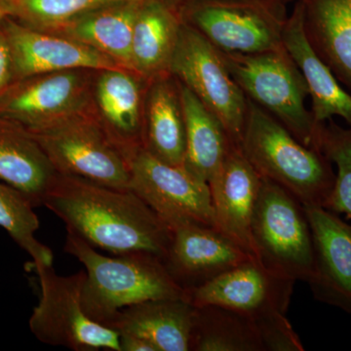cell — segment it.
Listing matches in <instances>:
<instances>
[{
    "instance_id": "6da1fadb",
    "label": "cell",
    "mask_w": 351,
    "mask_h": 351,
    "mask_svg": "<svg viewBox=\"0 0 351 351\" xmlns=\"http://www.w3.org/2000/svg\"><path fill=\"white\" fill-rule=\"evenodd\" d=\"M43 206L94 248L112 254L147 252L165 257L171 228L131 189L58 174Z\"/></svg>"
},
{
    "instance_id": "7a4b0ae2",
    "label": "cell",
    "mask_w": 351,
    "mask_h": 351,
    "mask_svg": "<svg viewBox=\"0 0 351 351\" xmlns=\"http://www.w3.org/2000/svg\"><path fill=\"white\" fill-rule=\"evenodd\" d=\"M64 251L86 269L82 301L88 317L105 326L124 307L160 299H186L163 260L147 252L106 256L68 232Z\"/></svg>"
},
{
    "instance_id": "3957f363",
    "label": "cell",
    "mask_w": 351,
    "mask_h": 351,
    "mask_svg": "<svg viewBox=\"0 0 351 351\" xmlns=\"http://www.w3.org/2000/svg\"><path fill=\"white\" fill-rule=\"evenodd\" d=\"M240 147L258 174L304 206L326 208L336 181L331 161L249 99Z\"/></svg>"
},
{
    "instance_id": "277c9868",
    "label": "cell",
    "mask_w": 351,
    "mask_h": 351,
    "mask_svg": "<svg viewBox=\"0 0 351 351\" xmlns=\"http://www.w3.org/2000/svg\"><path fill=\"white\" fill-rule=\"evenodd\" d=\"M221 54L247 99L267 110L302 144L314 149L318 125L306 108L308 88L286 48L257 54Z\"/></svg>"
},
{
    "instance_id": "5b68a950",
    "label": "cell",
    "mask_w": 351,
    "mask_h": 351,
    "mask_svg": "<svg viewBox=\"0 0 351 351\" xmlns=\"http://www.w3.org/2000/svg\"><path fill=\"white\" fill-rule=\"evenodd\" d=\"M252 233L258 262L280 276L308 282L313 270V242L304 206L265 178L256 203Z\"/></svg>"
},
{
    "instance_id": "8992f818",
    "label": "cell",
    "mask_w": 351,
    "mask_h": 351,
    "mask_svg": "<svg viewBox=\"0 0 351 351\" xmlns=\"http://www.w3.org/2000/svg\"><path fill=\"white\" fill-rule=\"evenodd\" d=\"M41 297L29 318V329L41 343L75 351H120L119 334L88 317L82 293L84 270L62 276L53 265H34Z\"/></svg>"
},
{
    "instance_id": "52a82bcc",
    "label": "cell",
    "mask_w": 351,
    "mask_h": 351,
    "mask_svg": "<svg viewBox=\"0 0 351 351\" xmlns=\"http://www.w3.org/2000/svg\"><path fill=\"white\" fill-rule=\"evenodd\" d=\"M170 73L218 117L233 144L240 145L248 99L233 80L221 51L182 23Z\"/></svg>"
},
{
    "instance_id": "ba28073f",
    "label": "cell",
    "mask_w": 351,
    "mask_h": 351,
    "mask_svg": "<svg viewBox=\"0 0 351 351\" xmlns=\"http://www.w3.org/2000/svg\"><path fill=\"white\" fill-rule=\"evenodd\" d=\"M29 133L58 174L82 178L108 188L130 189L128 161L91 120L75 115Z\"/></svg>"
},
{
    "instance_id": "9c48e42d",
    "label": "cell",
    "mask_w": 351,
    "mask_h": 351,
    "mask_svg": "<svg viewBox=\"0 0 351 351\" xmlns=\"http://www.w3.org/2000/svg\"><path fill=\"white\" fill-rule=\"evenodd\" d=\"M286 18L280 9L257 0H207L186 24L228 54H257L283 47Z\"/></svg>"
},
{
    "instance_id": "30bf717a",
    "label": "cell",
    "mask_w": 351,
    "mask_h": 351,
    "mask_svg": "<svg viewBox=\"0 0 351 351\" xmlns=\"http://www.w3.org/2000/svg\"><path fill=\"white\" fill-rule=\"evenodd\" d=\"M130 189L169 228L198 223L217 228L209 184L182 166L171 165L141 149L130 160Z\"/></svg>"
},
{
    "instance_id": "8fae6325",
    "label": "cell",
    "mask_w": 351,
    "mask_h": 351,
    "mask_svg": "<svg viewBox=\"0 0 351 351\" xmlns=\"http://www.w3.org/2000/svg\"><path fill=\"white\" fill-rule=\"evenodd\" d=\"M295 280L272 271L251 258L197 287L186 291L195 306H218L253 320L286 314Z\"/></svg>"
},
{
    "instance_id": "7c38bea8",
    "label": "cell",
    "mask_w": 351,
    "mask_h": 351,
    "mask_svg": "<svg viewBox=\"0 0 351 351\" xmlns=\"http://www.w3.org/2000/svg\"><path fill=\"white\" fill-rule=\"evenodd\" d=\"M82 80L71 71L17 80L0 96V117L29 132L43 130L78 115Z\"/></svg>"
},
{
    "instance_id": "4fadbf2b",
    "label": "cell",
    "mask_w": 351,
    "mask_h": 351,
    "mask_svg": "<svg viewBox=\"0 0 351 351\" xmlns=\"http://www.w3.org/2000/svg\"><path fill=\"white\" fill-rule=\"evenodd\" d=\"M251 258H255L217 228L182 223L171 228L163 263L176 282L188 291Z\"/></svg>"
},
{
    "instance_id": "5bb4252c",
    "label": "cell",
    "mask_w": 351,
    "mask_h": 351,
    "mask_svg": "<svg viewBox=\"0 0 351 351\" xmlns=\"http://www.w3.org/2000/svg\"><path fill=\"white\" fill-rule=\"evenodd\" d=\"M12 54L15 82L29 76L78 69H120L117 62L86 44L36 31L7 17L0 25Z\"/></svg>"
},
{
    "instance_id": "9a60e30c",
    "label": "cell",
    "mask_w": 351,
    "mask_h": 351,
    "mask_svg": "<svg viewBox=\"0 0 351 351\" xmlns=\"http://www.w3.org/2000/svg\"><path fill=\"white\" fill-rule=\"evenodd\" d=\"M313 242L314 299L351 316V226L322 207L304 206Z\"/></svg>"
},
{
    "instance_id": "2e32d148",
    "label": "cell",
    "mask_w": 351,
    "mask_h": 351,
    "mask_svg": "<svg viewBox=\"0 0 351 351\" xmlns=\"http://www.w3.org/2000/svg\"><path fill=\"white\" fill-rule=\"evenodd\" d=\"M262 179L240 145H232L208 184L218 230L257 260L252 221Z\"/></svg>"
},
{
    "instance_id": "e0dca14e",
    "label": "cell",
    "mask_w": 351,
    "mask_h": 351,
    "mask_svg": "<svg viewBox=\"0 0 351 351\" xmlns=\"http://www.w3.org/2000/svg\"><path fill=\"white\" fill-rule=\"evenodd\" d=\"M195 311L186 299L152 300L120 309L105 326L147 339L156 351H189Z\"/></svg>"
},
{
    "instance_id": "ac0fdd59",
    "label": "cell",
    "mask_w": 351,
    "mask_h": 351,
    "mask_svg": "<svg viewBox=\"0 0 351 351\" xmlns=\"http://www.w3.org/2000/svg\"><path fill=\"white\" fill-rule=\"evenodd\" d=\"M283 45L301 69L311 99V114L315 124L334 117L345 119L351 129V94L339 84L336 76L318 57L307 40L302 24L301 6L286 22Z\"/></svg>"
},
{
    "instance_id": "d6986e66",
    "label": "cell",
    "mask_w": 351,
    "mask_h": 351,
    "mask_svg": "<svg viewBox=\"0 0 351 351\" xmlns=\"http://www.w3.org/2000/svg\"><path fill=\"white\" fill-rule=\"evenodd\" d=\"M57 175L32 134L0 117V181L17 189L38 208L43 206Z\"/></svg>"
},
{
    "instance_id": "ffe728a7",
    "label": "cell",
    "mask_w": 351,
    "mask_h": 351,
    "mask_svg": "<svg viewBox=\"0 0 351 351\" xmlns=\"http://www.w3.org/2000/svg\"><path fill=\"white\" fill-rule=\"evenodd\" d=\"M301 9L311 47L351 90V0H304Z\"/></svg>"
},
{
    "instance_id": "44dd1931",
    "label": "cell",
    "mask_w": 351,
    "mask_h": 351,
    "mask_svg": "<svg viewBox=\"0 0 351 351\" xmlns=\"http://www.w3.org/2000/svg\"><path fill=\"white\" fill-rule=\"evenodd\" d=\"M179 86L186 129V154L182 167L209 184L235 144L218 117L188 87L180 82Z\"/></svg>"
},
{
    "instance_id": "7402d4cb",
    "label": "cell",
    "mask_w": 351,
    "mask_h": 351,
    "mask_svg": "<svg viewBox=\"0 0 351 351\" xmlns=\"http://www.w3.org/2000/svg\"><path fill=\"white\" fill-rule=\"evenodd\" d=\"M145 149L171 165H184L186 129L179 82L172 75L152 83L147 97L145 127Z\"/></svg>"
},
{
    "instance_id": "603a6c76",
    "label": "cell",
    "mask_w": 351,
    "mask_h": 351,
    "mask_svg": "<svg viewBox=\"0 0 351 351\" xmlns=\"http://www.w3.org/2000/svg\"><path fill=\"white\" fill-rule=\"evenodd\" d=\"M97 99L112 128L108 138L129 163L136 152L145 149L138 83L120 69L104 71L97 85Z\"/></svg>"
},
{
    "instance_id": "cb8c5ba5",
    "label": "cell",
    "mask_w": 351,
    "mask_h": 351,
    "mask_svg": "<svg viewBox=\"0 0 351 351\" xmlns=\"http://www.w3.org/2000/svg\"><path fill=\"white\" fill-rule=\"evenodd\" d=\"M182 22L160 4L140 9L132 39V66L145 77L170 75Z\"/></svg>"
},
{
    "instance_id": "d4e9b609",
    "label": "cell",
    "mask_w": 351,
    "mask_h": 351,
    "mask_svg": "<svg viewBox=\"0 0 351 351\" xmlns=\"http://www.w3.org/2000/svg\"><path fill=\"white\" fill-rule=\"evenodd\" d=\"M137 2V1H136ZM140 9L128 5L91 12L64 25L69 38L90 46L123 68L132 66V39Z\"/></svg>"
},
{
    "instance_id": "484cf974",
    "label": "cell",
    "mask_w": 351,
    "mask_h": 351,
    "mask_svg": "<svg viewBox=\"0 0 351 351\" xmlns=\"http://www.w3.org/2000/svg\"><path fill=\"white\" fill-rule=\"evenodd\" d=\"M195 307L191 350L263 351L251 318L218 306Z\"/></svg>"
},
{
    "instance_id": "4316f807",
    "label": "cell",
    "mask_w": 351,
    "mask_h": 351,
    "mask_svg": "<svg viewBox=\"0 0 351 351\" xmlns=\"http://www.w3.org/2000/svg\"><path fill=\"white\" fill-rule=\"evenodd\" d=\"M8 17L36 31H50L105 6L138 0H2Z\"/></svg>"
},
{
    "instance_id": "83f0119b",
    "label": "cell",
    "mask_w": 351,
    "mask_h": 351,
    "mask_svg": "<svg viewBox=\"0 0 351 351\" xmlns=\"http://www.w3.org/2000/svg\"><path fill=\"white\" fill-rule=\"evenodd\" d=\"M29 199L17 189L0 184V226L32 258L34 265H53L52 251L39 242V219Z\"/></svg>"
},
{
    "instance_id": "f1b7e54d",
    "label": "cell",
    "mask_w": 351,
    "mask_h": 351,
    "mask_svg": "<svg viewBox=\"0 0 351 351\" xmlns=\"http://www.w3.org/2000/svg\"><path fill=\"white\" fill-rule=\"evenodd\" d=\"M314 149L336 164L337 174L332 195L325 209L343 214L351 219V129L329 122L318 124Z\"/></svg>"
},
{
    "instance_id": "f546056e",
    "label": "cell",
    "mask_w": 351,
    "mask_h": 351,
    "mask_svg": "<svg viewBox=\"0 0 351 351\" xmlns=\"http://www.w3.org/2000/svg\"><path fill=\"white\" fill-rule=\"evenodd\" d=\"M286 314L277 313L254 320L263 351H304L301 339Z\"/></svg>"
},
{
    "instance_id": "4dcf8cb0",
    "label": "cell",
    "mask_w": 351,
    "mask_h": 351,
    "mask_svg": "<svg viewBox=\"0 0 351 351\" xmlns=\"http://www.w3.org/2000/svg\"><path fill=\"white\" fill-rule=\"evenodd\" d=\"M15 82L12 54L5 34L0 29V96Z\"/></svg>"
},
{
    "instance_id": "1f68e13d",
    "label": "cell",
    "mask_w": 351,
    "mask_h": 351,
    "mask_svg": "<svg viewBox=\"0 0 351 351\" xmlns=\"http://www.w3.org/2000/svg\"><path fill=\"white\" fill-rule=\"evenodd\" d=\"M120 351H156L147 339L131 334L119 335Z\"/></svg>"
},
{
    "instance_id": "d6a6232c",
    "label": "cell",
    "mask_w": 351,
    "mask_h": 351,
    "mask_svg": "<svg viewBox=\"0 0 351 351\" xmlns=\"http://www.w3.org/2000/svg\"><path fill=\"white\" fill-rule=\"evenodd\" d=\"M7 17H8V13H7L6 7L4 5L3 1L0 0V25Z\"/></svg>"
}]
</instances>
